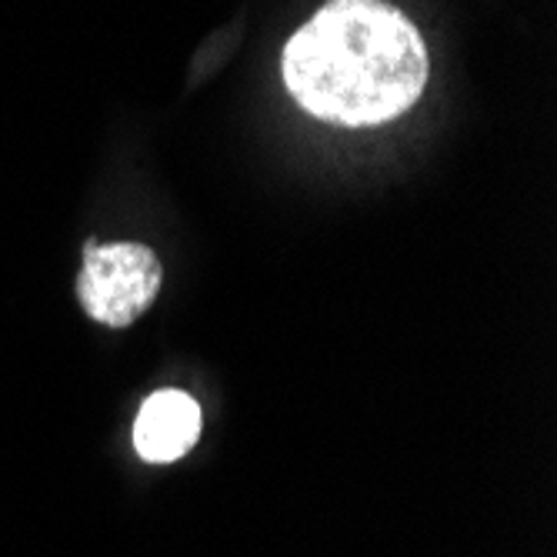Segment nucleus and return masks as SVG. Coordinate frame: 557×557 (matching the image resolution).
Instances as JSON below:
<instances>
[{"mask_svg": "<svg viewBox=\"0 0 557 557\" xmlns=\"http://www.w3.org/2000/svg\"><path fill=\"white\" fill-rule=\"evenodd\" d=\"M287 94L337 127H377L418 104L431 61L418 27L387 0H327L284 44Z\"/></svg>", "mask_w": 557, "mask_h": 557, "instance_id": "f257e3e1", "label": "nucleus"}, {"mask_svg": "<svg viewBox=\"0 0 557 557\" xmlns=\"http://www.w3.org/2000/svg\"><path fill=\"white\" fill-rule=\"evenodd\" d=\"M200 437V408L184 391H158L144 400L134 424V447L150 465H174Z\"/></svg>", "mask_w": 557, "mask_h": 557, "instance_id": "7ed1b4c3", "label": "nucleus"}, {"mask_svg": "<svg viewBox=\"0 0 557 557\" xmlns=\"http://www.w3.org/2000/svg\"><path fill=\"white\" fill-rule=\"evenodd\" d=\"M164 284L158 255L144 244H87L77 274V300L97 324L131 327L147 314Z\"/></svg>", "mask_w": 557, "mask_h": 557, "instance_id": "f03ea898", "label": "nucleus"}]
</instances>
